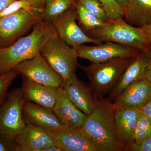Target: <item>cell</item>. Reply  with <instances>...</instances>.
I'll list each match as a JSON object with an SVG mask.
<instances>
[{
  "instance_id": "1",
  "label": "cell",
  "mask_w": 151,
  "mask_h": 151,
  "mask_svg": "<svg viewBox=\"0 0 151 151\" xmlns=\"http://www.w3.org/2000/svg\"><path fill=\"white\" fill-rule=\"evenodd\" d=\"M114 104L109 99L95 97L93 110L81 129L100 151H122L115 128Z\"/></svg>"
},
{
  "instance_id": "2",
  "label": "cell",
  "mask_w": 151,
  "mask_h": 151,
  "mask_svg": "<svg viewBox=\"0 0 151 151\" xmlns=\"http://www.w3.org/2000/svg\"><path fill=\"white\" fill-rule=\"evenodd\" d=\"M56 33L52 22L41 20L33 26L29 35L9 46L0 48V75L40 53L45 42Z\"/></svg>"
},
{
  "instance_id": "3",
  "label": "cell",
  "mask_w": 151,
  "mask_h": 151,
  "mask_svg": "<svg viewBox=\"0 0 151 151\" xmlns=\"http://www.w3.org/2000/svg\"><path fill=\"white\" fill-rule=\"evenodd\" d=\"M85 33L102 42H116L138 49L144 52L151 44L141 28L131 25L123 18L109 20L105 26Z\"/></svg>"
},
{
  "instance_id": "4",
  "label": "cell",
  "mask_w": 151,
  "mask_h": 151,
  "mask_svg": "<svg viewBox=\"0 0 151 151\" xmlns=\"http://www.w3.org/2000/svg\"><path fill=\"white\" fill-rule=\"evenodd\" d=\"M40 53L63 80L75 74L80 66L77 50L65 43L57 33L45 42Z\"/></svg>"
},
{
  "instance_id": "5",
  "label": "cell",
  "mask_w": 151,
  "mask_h": 151,
  "mask_svg": "<svg viewBox=\"0 0 151 151\" xmlns=\"http://www.w3.org/2000/svg\"><path fill=\"white\" fill-rule=\"evenodd\" d=\"M134 58H118L79 67L88 77L92 89L97 94H101L111 91Z\"/></svg>"
},
{
  "instance_id": "6",
  "label": "cell",
  "mask_w": 151,
  "mask_h": 151,
  "mask_svg": "<svg viewBox=\"0 0 151 151\" xmlns=\"http://www.w3.org/2000/svg\"><path fill=\"white\" fill-rule=\"evenodd\" d=\"M26 100L21 89H14L0 105V137L15 141L26 126L23 115Z\"/></svg>"
},
{
  "instance_id": "7",
  "label": "cell",
  "mask_w": 151,
  "mask_h": 151,
  "mask_svg": "<svg viewBox=\"0 0 151 151\" xmlns=\"http://www.w3.org/2000/svg\"><path fill=\"white\" fill-rule=\"evenodd\" d=\"M41 20V14L24 9L10 15L0 17V48L12 44Z\"/></svg>"
},
{
  "instance_id": "8",
  "label": "cell",
  "mask_w": 151,
  "mask_h": 151,
  "mask_svg": "<svg viewBox=\"0 0 151 151\" xmlns=\"http://www.w3.org/2000/svg\"><path fill=\"white\" fill-rule=\"evenodd\" d=\"M13 69L23 77L46 86L58 88L63 81L40 52L32 59L21 62Z\"/></svg>"
},
{
  "instance_id": "9",
  "label": "cell",
  "mask_w": 151,
  "mask_h": 151,
  "mask_svg": "<svg viewBox=\"0 0 151 151\" xmlns=\"http://www.w3.org/2000/svg\"><path fill=\"white\" fill-rule=\"evenodd\" d=\"M76 18L74 4L52 22L60 38L68 45L76 50L85 43L99 44L103 43L86 35L77 24Z\"/></svg>"
},
{
  "instance_id": "10",
  "label": "cell",
  "mask_w": 151,
  "mask_h": 151,
  "mask_svg": "<svg viewBox=\"0 0 151 151\" xmlns=\"http://www.w3.org/2000/svg\"><path fill=\"white\" fill-rule=\"evenodd\" d=\"M78 57L92 63H100L122 57H133L141 52L138 49L120 44L105 42L94 45H82L76 49Z\"/></svg>"
},
{
  "instance_id": "11",
  "label": "cell",
  "mask_w": 151,
  "mask_h": 151,
  "mask_svg": "<svg viewBox=\"0 0 151 151\" xmlns=\"http://www.w3.org/2000/svg\"><path fill=\"white\" fill-rule=\"evenodd\" d=\"M52 134L55 143L62 151H100L81 128L64 125Z\"/></svg>"
},
{
  "instance_id": "12",
  "label": "cell",
  "mask_w": 151,
  "mask_h": 151,
  "mask_svg": "<svg viewBox=\"0 0 151 151\" xmlns=\"http://www.w3.org/2000/svg\"><path fill=\"white\" fill-rule=\"evenodd\" d=\"M114 106L117 137L123 151H130L134 143V133L140 110Z\"/></svg>"
},
{
  "instance_id": "13",
  "label": "cell",
  "mask_w": 151,
  "mask_h": 151,
  "mask_svg": "<svg viewBox=\"0 0 151 151\" xmlns=\"http://www.w3.org/2000/svg\"><path fill=\"white\" fill-rule=\"evenodd\" d=\"M151 99V82L146 78L132 83L113 100L115 106L140 110Z\"/></svg>"
},
{
  "instance_id": "14",
  "label": "cell",
  "mask_w": 151,
  "mask_h": 151,
  "mask_svg": "<svg viewBox=\"0 0 151 151\" xmlns=\"http://www.w3.org/2000/svg\"><path fill=\"white\" fill-rule=\"evenodd\" d=\"M74 105L87 116L91 113L95 104L96 96L91 88L84 85L74 74L63 80L60 85Z\"/></svg>"
},
{
  "instance_id": "15",
  "label": "cell",
  "mask_w": 151,
  "mask_h": 151,
  "mask_svg": "<svg viewBox=\"0 0 151 151\" xmlns=\"http://www.w3.org/2000/svg\"><path fill=\"white\" fill-rule=\"evenodd\" d=\"M23 115L26 124L34 125L52 132L57 131L64 125L52 109L32 102H25Z\"/></svg>"
},
{
  "instance_id": "16",
  "label": "cell",
  "mask_w": 151,
  "mask_h": 151,
  "mask_svg": "<svg viewBox=\"0 0 151 151\" xmlns=\"http://www.w3.org/2000/svg\"><path fill=\"white\" fill-rule=\"evenodd\" d=\"M15 141L19 151H41L55 143L52 132L29 124H26Z\"/></svg>"
},
{
  "instance_id": "17",
  "label": "cell",
  "mask_w": 151,
  "mask_h": 151,
  "mask_svg": "<svg viewBox=\"0 0 151 151\" xmlns=\"http://www.w3.org/2000/svg\"><path fill=\"white\" fill-rule=\"evenodd\" d=\"M52 111L63 125L81 128L87 115L81 112L68 98L61 87L57 91L56 102Z\"/></svg>"
},
{
  "instance_id": "18",
  "label": "cell",
  "mask_w": 151,
  "mask_h": 151,
  "mask_svg": "<svg viewBox=\"0 0 151 151\" xmlns=\"http://www.w3.org/2000/svg\"><path fill=\"white\" fill-rule=\"evenodd\" d=\"M147 67V57L145 53L142 51L134 57L132 62L111 89L109 94V99L111 101L114 100L132 83L145 78Z\"/></svg>"
},
{
  "instance_id": "19",
  "label": "cell",
  "mask_w": 151,
  "mask_h": 151,
  "mask_svg": "<svg viewBox=\"0 0 151 151\" xmlns=\"http://www.w3.org/2000/svg\"><path fill=\"white\" fill-rule=\"evenodd\" d=\"M22 77L21 89L26 101L52 109L56 102L58 88L36 83Z\"/></svg>"
},
{
  "instance_id": "20",
  "label": "cell",
  "mask_w": 151,
  "mask_h": 151,
  "mask_svg": "<svg viewBox=\"0 0 151 151\" xmlns=\"http://www.w3.org/2000/svg\"><path fill=\"white\" fill-rule=\"evenodd\" d=\"M123 18L131 25L142 28L151 24V0H126Z\"/></svg>"
},
{
  "instance_id": "21",
  "label": "cell",
  "mask_w": 151,
  "mask_h": 151,
  "mask_svg": "<svg viewBox=\"0 0 151 151\" xmlns=\"http://www.w3.org/2000/svg\"><path fill=\"white\" fill-rule=\"evenodd\" d=\"M78 25L84 32L99 29L105 26L107 22H104L95 16L76 0L75 4Z\"/></svg>"
},
{
  "instance_id": "22",
  "label": "cell",
  "mask_w": 151,
  "mask_h": 151,
  "mask_svg": "<svg viewBox=\"0 0 151 151\" xmlns=\"http://www.w3.org/2000/svg\"><path fill=\"white\" fill-rule=\"evenodd\" d=\"M76 0H47L43 12L42 19L52 22L65 11L75 4Z\"/></svg>"
},
{
  "instance_id": "23",
  "label": "cell",
  "mask_w": 151,
  "mask_h": 151,
  "mask_svg": "<svg viewBox=\"0 0 151 151\" xmlns=\"http://www.w3.org/2000/svg\"><path fill=\"white\" fill-rule=\"evenodd\" d=\"M151 136V120L140 110L134 133V144H139Z\"/></svg>"
},
{
  "instance_id": "24",
  "label": "cell",
  "mask_w": 151,
  "mask_h": 151,
  "mask_svg": "<svg viewBox=\"0 0 151 151\" xmlns=\"http://www.w3.org/2000/svg\"><path fill=\"white\" fill-rule=\"evenodd\" d=\"M21 9L25 10L33 13L41 14L27 0H16L0 12V17L10 15Z\"/></svg>"
},
{
  "instance_id": "25",
  "label": "cell",
  "mask_w": 151,
  "mask_h": 151,
  "mask_svg": "<svg viewBox=\"0 0 151 151\" xmlns=\"http://www.w3.org/2000/svg\"><path fill=\"white\" fill-rule=\"evenodd\" d=\"M77 1L98 18L104 22L109 20L105 7L99 0H77Z\"/></svg>"
},
{
  "instance_id": "26",
  "label": "cell",
  "mask_w": 151,
  "mask_h": 151,
  "mask_svg": "<svg viewBox=\"0 0 151 151\" xmlns=\"http://www.w3.org/2000/svg\"><path fill=\"white\" fill-rule=\"evenodd\" d=\"M19 73L12 70L0 75V105L5 101L8 95V90L13 81Z\"/></svg>"
},
{
  "instance_id": "27",
  "label": "cell",
  "mask_w": 151,
  "mask_h": 151,
  "mask_svg": "<svg viewBox=\"0 0 151 151\" xmlns=\"http://www.w3.org/2000/svg\"><path fill=\"white\" fill-rule=\"evenodd\" d=\"M103 4L109 20L123 18V6L116 0H99Z\"/></svg>"
},
{
  "instance_id": "28",
  "label": "cell",
  "mask_w": 151,
  "mask_h": 151,
  "mask_svg": "<svg viewBox=\"0 0 151 151\" xmlns=\"http://www.w3.org/2000/svg\"><path fill=\"white\" fill-rule=\"evenodd\" d=\"M0 151H19L16 141L0 137Z\"/></svg>"
},
{
  "instance_id": "29",
  "label": "cell",
  "mask_w": 151,
  "mask_h": 151,
  "mask_svg": "<svg viewBox=\"0 0 151 151\" xmlns=\"http://www.w3.org/2000/svg\"><path fill=\"white\" fill-rule=\"evenodd\" d=\"M130 151H151V136L139 144H133Z\"/></svg>"
},
{
  "instance_id": "30",
  "label": "cell",
  "mask_w": 151,
  "mask_h": 151,
  "mask_svg": "<svg viewBox=\"0 0 151 151\" xmlns=\"http://www.w3.org/2000/svg\"><path fill=\"white\" fill-rule=\"evenodd\" d=\"M145 53L147 59L145 78L151 82V44Z\"/></svg>"
},
{
  "instance_id": "31",
  "label": "cell",
  "mask_w": 151,
  "mask_h": 151,
  "mask_svg": "<svg viewBox=\"0 0 151 151\" xmlns=\"http://www.w3.org/2000/svg\"><path fill=\"white\" fill-rule=\"evenodd\" d=\"M27 1L34 7L37 9L39 12L41 14L42 13L47 0H27Z\"/></svg>"
},
{
  "instance_id": "32",
  "label": "cell",
  "mask_w": 151,
  "mask_h": 151,
  "mask_svg": "<svg viewBox=\"0 0 151 151\" xmlns=\"http://www.w3.org/2000/svg\"><path fill=\"white\" fill-rule=\"evenodd\" d=\"M140 110L145 116L151 120V99Z\"/></svg>"
},
{
  "instance_id": "33",
  "label": "cell",
  "mask_w": 151,
  "mask_h": 151,
  "mask_svg": "<svg viewBox=\"0 0 151 151\" xmlns=\"http://www.w3.org/2000/svg\"><path fill=\"white\" fill-rule=\"evenodd\" d=\"M149 42L151 43V24L141 28Z\"/></svg>"
},
{
  "instance_id": "34",
  "label": "cell",
  "mask_w": 151,
  "mask_h": 151,
  "mask_svg": "<svg viewBox=\"0 0 151 151\" xmlns=\"http://www.w3.org/2000/svg\"><path fill=\"white\" fill-rule=\"evenodd\" d=\"M16 0H0V12Z\"/></svg>"
},
{
  "instance_id": "35",
  "label": "cell",
  "mask_w": 151,
  "mask_h": 151,
  "mask_svg": "<svg viewBox=\"0 0 151 151\" xmlns=\"http://www.w3.org/2000/svg\"><path fill=\"white\" fill-rule=\"evenodd\" d=\"M41 151H62L61 149L55 143L46 147L42 150Z\"/></svg>"
},
{
  "instance_id": "36",
  "label": "cell",
  "mask_w": 151,
  "mask_h": 151,
  "mask_svg": "<svg viewBox=\"0 0 151 151\" xmlns=\"http://www.w3.org/2000/svg\"><path fill=\"white\" fill-rule=\"evenodd\" d=\"M116 1L122 6H124L125 4L126 1V0H116Z\"/></svg>"
}]
</instances>
